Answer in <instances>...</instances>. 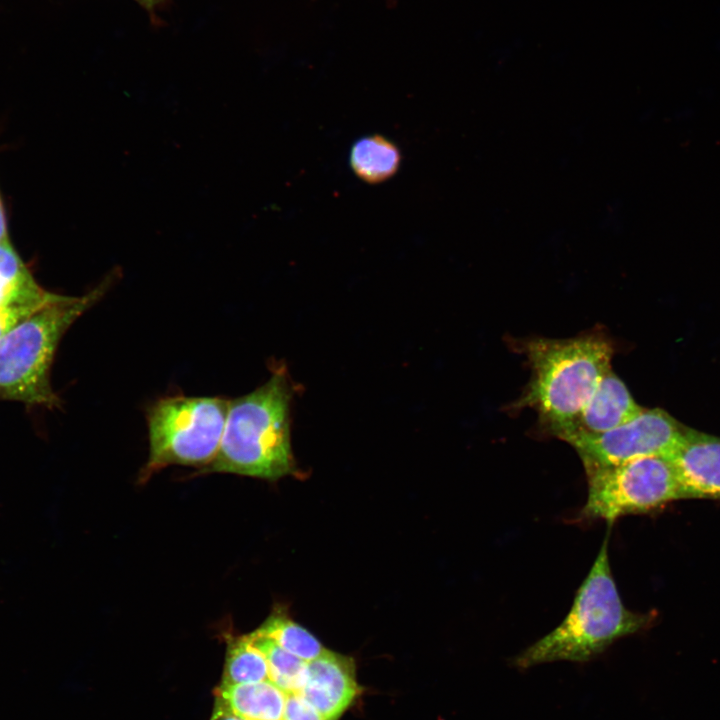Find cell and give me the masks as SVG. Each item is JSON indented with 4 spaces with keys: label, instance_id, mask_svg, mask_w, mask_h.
Masks as SVG:
<instances>
[{
    "label": "cell",
    "instance_id": "1",
    "mask_svg": "<svg viewBox=\"0 0 720 720\" xmlns=\"http://www.w3.org/2000/svg\"><path fill=\"white\" fill-rule=\"evenodd\" d=\"M532 375L516 408H533L556 438L570 432L605 374L613 343L600 330L568 339L534 338L523 344Z\"/></svg>",
    "mask_w": 720,
    "mask_h": 720
},
{
    "label": "cell",
    "instance_id": "2",
    "mask_svg": "<svg viewBox=\"0 0 720 720\" xmlns=\"http://www.w3.org/2000/svg\"><path fill=\"white\" fill-rule=\"evenodd\" d=\"M293 388L285 366L254 391L229 401L218 452L205 471L277 480L296 471L291 448Z\"/></svg>",
    "mask_w": 720,
    "mask_h": 720
},
{
    "label": "cell",
    "instance_id": "3",
    "mask_svg": "<svg viewBox=\"0 0 720 720\" xmlns=\"http://www.w3.org/2000/svg\"><path fill=\"white\" fill-rule=\"evenodd\" d=\"M608 543L606 535L564 620L523 650L515 658V666L527 669L555 661L584 662L650 623L652 616L632 612L623 604L611 571Z\"/></svg>",
    "mask_w": 720,
    "mask_h": 720
},
{
    "label": "cell",
    "instance_id": "4",
    "mask_svg": "<svg viewBox=\"0 0 720 720\" xmlns=\"http://www.w3.org/2000/svg\"><path fill=\"white\" fill-rule=\"evenodd\" d=\"M113 278L84 296H62L18 323L0 338V396L30 404L55 405L50 368L61 337L97 303Z\"/></svg>",
    "mask_w": 720,
    "mask_h": 720
},
{
    "label": "cell",
    "instance_id": "5",
    "mask_svg": "<svg viewBox=\"0 0 720 720\" xmlns=\"http://www.w3.org/2000/svg\"><path fill=\"white\" fill-rule=\"evenodd\" d=\"M229 401L173 395L153 402L146 411L149 455L141 478L170 465L207 468L221 443Z\"/></svg>",
    "mask_w": 720,
    "mask_h": 720
},
{
    "label": "cell",
    "instance_id": "6",
    "mask_svg": "<svg viewBox=\"0 0 720 720\" xmlns=\"http://www.w3.org/2000/svg\"><path fill=\"white\" fill-rule=\"evenodd\" d=\"M583 467L588 485L587 500L580 511L584 519L611 524L622 516L645 513L683 498L675 470L664 456Z\"/></svg>",
    "mask_w": 720,
    "mask_h": 720
},
{
    "label": "cell",
    "instance_id": "7",
    "mask_svg": "<svg viewBox=\"0 0 720 720\" xmlns=\"http://www.w3.org/2000/svg\"><path fill=\"white\" fill-rule=\"evenodd\" d=\"M685 431L667 412L644 409L631 421L604 433H572L560 440L571 445L583 466L615 465L647 456L668 457Z\"/></svg>",
    "mask_w": 720,
    "mask_h": 720
},
{
    "label": "cell",
    "instance_id": "8",
    "mask_svg": "<svg viewBox=\"0 0 720 720\" xmlns=\"http://www.w3.org/2000/svg\"><path fill=\"white\" fill-rule=\"evenodd\" d=\"M359 693L352 658L325 650L308 662L299 694L326 720H337Z\"/></svg>",
    "mask_w": 720,
    "mask_h": 720
},
{
    "label": "cell",
    "instance_id": "9",
    "mask_svg": "<svg viewBox=\"0 0 720 720\" xmlns=\"http://www.w3.org/2000/svg\"><path fill=\"white\" fill-rule=\"evenodd\" d=\"M667 458L683 498L720 499V439L686 429L682 441Z\"/></svg>",
    "mask_w": 720,
    "mask_h": 720
},
{
    "label": "cell",
    "instance_id": "10",
    "mask_svg": "<svg viewBox=\"0 0 720 720\" xmlns=\"http://www.w3.org/2000/svg\"><path fill=\"white\" fill-rule=\"evenodd\" d=\"M643 410L624 382L610 370L599 382L572 430L563 436L578 432L604 433L631 421Z\"/></svg>",
    "mask_w": 720,
    "mask_h": 720
},
{
    "label": "cell",
    "instance_id": "11",
    "mask_svg": "<svg viewBox=\"0 0 720 720\" xmlns=\"http://www.w3.org/2000/svg\"><path fill=\"white\" fill-rule=\"evenodd\" d=\"M217 705L245 720H282L286 693L271 681L243 684L221 683L215 693Z\"/></svg>",
    "mask_w": 720,
    "mask_h": 720
},
{
    "label": "cell",
    "instance_id": "12",
    "mask_svg": "<svg viewBox=\"0 0 720 720\" xmlns=\"http://www.w3.org/2000/svg\"><path fill=\"white\" fill-rule=\"evenodd\" d=\"M58 297L38 285L10 242L0 244V309L42 308Z\"/></svg>",
    "mask_w": 720,
    "mask_h": 720
},
{
    "label": "cell",
    "instance_id": "13",
    "mask_svg": "<svg viewBox=\"0 0 720 720\" xmlns=\"http://www.w3.org/2000/svg\"><path fill=\"white\" fill-rule=\"evenodd\" d=\"M349 163L354 174L369 184H379L394 176L399 170L401 153L389 138L367 135L352 145Z\"/></svg>",
    "mask_w": 720,
    "mask_h": 720
},
{
    "label": "cell",
    "instance_id": "14",
    "mask_svg": "<svg viewBox=\"0 0 720 720\" xmlns=\"http://www.w3.org/2000/svg\"><path fill=\"white\" fill-rule=\"evenodd\" d=\"M248 635L267 661L269 680L286 694L300 693L306 682L308 662L287 652L257 631Z\"/></svg>",
    "mask_w": 720,
    "mask_h": 720
},
{
    "label": "cell",
    "instance_id": "15",
    "mask_svg": "<svg viewBox=\"0 0 720 720\" xmlns=\"http://www.w3.org/2000/svg\"><path fill=\"white\" fill-rule=\"evenodd\" d=\"M256 631L306 662L314 660L326 650L315 636L279 608Z\"/></svg>",
    "mask_w": 720,
    "mask_h": 720
},
{
    "label": "cell",
    "instance_id": "16",
    "mask_svg": "<svg viewBox=\"0 0 720 720\" xmlns=\"http://www.w3.org/2000/svg\"><path fill=\"white\" fill-rule=\"evenodd\" d=\"M227 642L221 683L243 684L269 680L267 661L248 634L231 636Z\"/></svg>",
    "mask_w": 720,
    "mask_h": 720
},
{
    "label": "cell",
    "instance_id": "17",
    "mask_svg": "<svg viewBox=\"0 0 720 720\" xmlns=\"http://www.w3.org/2000/svg\"><path fill=\"white\" fill-rule=\"evenodd\" d=\"M282 720H326L299 693L286 694Z\"/></svg>",
    "mask_w": 720,
    "mask_h": 720
},
{
    "label": "cell",
    "instance_id": "18",
    "mask_svg": "<svg viewBox=\"0 0 720 720\" xmlns=\"http://www.w3.org/2000/svg\"><path fill=\"white\" fill-rule=\"evenodd\" d=\"M39 309L41 308L13 307L0 309V338Z\"/></svg>",
    "mask_w": 720,
    "mask_h": 720
},
{
    "label": "cell",
    "instance_id": "19",
    "mask_svg": "<svg viewBox=\"0 0 720 720\" xmlns=\"http://www.w3.org/2000/svg\"><path fill=\"white\" fill-rule=\"evenodd\" d=\"M10 242L6 207L0 191V244Z\"/></svg>",
    "mask_w": 720,
    "mask_h": 720
},
{
    "label": "cell",
    "instance_id": "20",
    "mask_svg": "<svg viewBox=\"0 0 720 720\" xmlns=\"http://www.w3.org/2000/svg\"><path fill=\"white\" fill-rule=\"evenodd\" d=\"M210 720H245L225 708L215 704Z\"/></svg>",
    "mask_w": 720,
    "mask_h": 720
},
{
    "label": "cell",
    "instance_id": "21",
    "mask_svg": "<svg viewBox=\"0 0 720 720\" xmlns=\"http://www.w3.org/2000/svg\"><path fill=\"white\" fill-rule=\"evenodd\" d=\"M138 1L142 2V3L145 4V5H149V6H150V5H153V4L157 3V2L160 1V0H138Z\"/></svg>",
    "mask_w": 720,
    "mask_h": 720
}]
</instances>
